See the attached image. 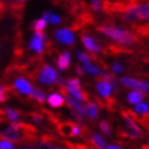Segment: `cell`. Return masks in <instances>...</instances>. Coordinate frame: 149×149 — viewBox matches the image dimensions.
<instances>
[{"label": "cell", "mask_w": 149, "mask_h": 149, "mask_svg": "<svg viewBox=\"0 0 149 149\" xmlns=\"http://www.w3.org/2000/svg\"><path fill=\"white\" fill-rule=\"evenodd\" d=\"M98 31L120 45H131L136 42V37L131 32L113 24H102L98 27Z\"/></svg>", "instance_id": "cell-1"}, {"label": "cell", "mask_w": 149, "mask_h": 149, "mask_svg": "<svg viewBox=\"0 0 149 149\" xmlns=\"http://www.w3.org/2000/svg\"><path fill=\"white\" fill-rule=\"evenodd\" d=\"M123 20L127 22L148 21L149 20V3L131 5L123 15Z\"/></svg>", "instance_id": "cell-2"}, {"label": "cell", "mask_w": 149, "mask_h": 149, "mask_svg": "<svg viewBox=\"0 0 149 149\" xmlns=\"http://www.w3.org/2000/svg\"><path fill=\"white\" fill-rule=\"evenodd\" d=\"M121 116L123 121L126 123V136L128 138H132V139H138L139 137H142V131H141V127L138 126L137 121H136V117L130 113V111L125 110L121 113Z\"/></svg>", "instance_id": "cell-3"}, {"label": "cell", "mask_w": 149, "mask_h": 149, "mask_svg": "<svg viewBox=\"0 0 149 149\" xmlns=\"http://www.w3.org/2000/svg\"><path fill=\"white\" fill-rule=\"evenodd\" d=\"M60 76L58 71L54 69L53 66L50 65H43L40 67V70L38 71V74H37V79H38V82L42 83V84H54V83H58L60 81Z\"/></svg>", "instance_id": "cell-4"}, {"label": "cell", "mask_w": 149, "mask_h": 149, "mask_svg": "<svg viewBox=\"0 0 149 149\" xmlns=\"http://www.w3.org/2000/svg\"><path fill=\"white\" fill-rule=\"evenodd\" d=\"M65 91H66V93H69L70 95H72V98L78 100L79 103L87 102V97L84 94V92L82 91V87H81V82L78 78L67 79L65 82Z\"/></svg>", "instance_id": "cell-5"}, {"label": "cell", "mask_w": 149, "mask_h": 149, "mask_svg": "<svg viewBox=\"0 0 149 149\" xmlns=\"http://www.w3.org/2000/svg\"><path fill=\"white\" fill-rule=\"evenodd\" d=\"M45 39L47 36L44 32H36L31 37L28 42V49L31 52H33L37 55H42L45 50Z\"/></svg>", "instance_id": "cell-6"}, {"label": "cell", "mask_w": 149, "mask_h": 149, "mask_svg": "<svg viewBox=\"0 0 149 149\" xmlns=\"http://www.w3.org/2000/svg\"><path fill=\"white\" fill-rule=\"evenodd\" d=\"M120 83L122 86L127 87V88L146 92L147 94H149V82H144V81H141V79H137V78L125 76V77L120 78Z\"/></svg>", "instance_id": "cell-7"}, {"label": "cell", "mask_w": 149, "mask_h": 149, "mask_svg": "<svg viewBox=\"0 0 149 149\" xmlns=\"http://www.w3.org/2000/svg\"><path fill=\"white\" fill-rule=\"evenodd\" d=\"M54 39L56 40L60 44H64V45H72L74 43V33L73 31L67 28V27H64V28H59L55 31L54 33Z\"/></svg>", "instance_id": "cell-8"}, {"label": "cell", "mask_w": 149, "mask_h": 149, "mask_svg": "<svg viewBox=\"0 0 149 149\" xmlns=\"http://www.w3.org/2000/svg\"><path fill=\"white\" fill-rule=\"evenodd\" d=\"M65 102L69 105V108L72 110V114L74 115V117H76L77 120H79V122H82L87 116L86 109L82 107V103H79L71 95H65Z\"/></svg>", "instance_id": "cell-9"}, {"label": "cell", "mask_w": 149, "mask_h": 149, "mask_svg": "<svg viewBox=\"0 0 149 149\" xmlns=\"http://www.w3.org/2000/svg\"><path fill=\"white\" fill-rule=\"evenodd\" d=\"M81 40H82L84 48L92 54H99L102 52V47L98 44V42L95 40L94 37H92L89 34H82L81 36Z\"/></svg>", "instance_id": "cell-10"}, {"label": "cell", "mask_w": 149, "mask_h": 149, "mask_svg": "<svg viewBox=\"0 0 149 149\" xmlns=\"http://www.w3.org/2000/svg\"><path fill=\"white\" fill-rule=\"evenodd\" d=\"M97 92L99 93V95L104 99H109L111 97V93H113V86L110 84V82H108L107 79H100L98 81V83L95 86Z\"/></svg>", "instance_id": "cell-11"}, {"label": "cell", "mask_w": 149, "mask_h": 149, "mask_svg": "<svg viewBox=\"0 0 149 149\" xmlns=\"http://www.w3.org/2000/svg\"><path fill=\"white\" fill-rule=\"evenodd\" d=\"M14 88L20 92L21 94H24V95H28L29 92L32 91V84L28 79L23 78V77H17L15 81H14Z\"/></svg>", "instance_id": "cell-12"}, {"label": "cell", "mask_w": 149, "mask_h": 149, "mask_svg": "<svg viewBox=\"0 0 149 149\" xmlns=\"http://www.w3.org/2000/svg\"><path fill=\"white\" fill-rule=\"evenodd\" d=\"M70 65H71V54H70V52L65 50L63 53H60L58 59H56V66H58V69L60 71H65V70L69 69Z\"/></svg>", "instance_id": "cell-13"}, {"label": "cell", "mask_w": 149, "mask_h": 149, "mask_svg": "<svg viewBox=\"0 0 149 149\" xmlns=\"http://www.w3.org/2000/svg\"><path fill=\"white\" fill-rule=\"evenodd\" d=\"M47 103L49 104V107L58 109L65 104V97L61 95L60 93H52V94H49V97L47 98Z\"/></svg>", "instance_id": "cell-14"}, {"label": "cell", "mask_w": 149, "mask_h": 149, "mask_svg": "<svg viewBox=\"0 0 149 149\" xmlns=\"http://www.w3.org/2000/svg\"><path fill=\"white\" fill-rule=\"evenodd\" d=\"M144 98H146V95H144L143 92L133 89V92H130L127 94V102L130 104H134L136 105V104H138L141 102H143Z\"/></svg>", "instance_id": "cell-15"}, {"label": "cell", "mask_w": 149, "mask_h": 149, "mask_svg": "<svg viewBox=\"0 0 149 149\" xmlns=\"http://www.w3.org/2000/svg\"><path fill=\"white\" fill-rule=\"evenodd\" d=\"M42 17L47 21V23L54 24V26H56V24L61 23V17L58 14H55V12L50 11V10H47V11L43 12V16Z\"/></svg>", "instance_id": "cell-16"}, {"label": "cell", "mask_w": 149, "mask_h": 149, "mask_svg": "<svg viewBox=\"0 0 149 149\" xmlns=\"http://www.w3.org/2000/svg\"><path fill=\"white\" fill-rule=\"evenodd\" d=\"M86 114L88 115L91 119H98L99 116V108H98V104L94 102H89L88 104L86 105Z\"/></svg>", "instance_id": "cell-17"}, {"label": "cell", "mask_w": 149, "mask_h": 149, "mask_svg": "<svg viewBox=\"0 0 149 149\" xmlns=\"http://www.w3.org/2000/svg\"><path fill=\"white\" fill-rule=\"evenodd\" d=\"M91 143L94 146L95 149H104L105 147H107V142H105V139L98 133H93L91 136Z\"/></svg>", "instance_id": "cell-18"}, {"label": "cell", "mask_w": 149, "mask_h": 149, "mask_svg": "<svg viewBox=\"0 0 149 149\" xmlns=\"http://www.w3.org/2000/svg\"><path fill=\"white\" fill-rule=\"evenodd\" d=\"M72 126H73L72 122H63L58 126V131L61 136H64V137H71Z\"/></svg>", "instance_id": "cell-19"}, {"label": "cell", "mask_w": 149, "mask_h": 149, "mask_svg": "<svg viewBox=\"0 0 149 149\" xmlns=\"http://www.w3.org/2000/svg\"><path fill=\"white\" fill-rule=\"evenodd\" d=\"M3 114L4 116L6 117L8 120H10L11 122H14V121H17L18 119H20V111L16 110V109H12V108H6L4 111H3Z\"/></svg>", "instance_id": "cell-20"}, {"label": "cell", "mask_w": 149, "mask_h": 149, "mask_svg": "<svg viewBox=\"0 0 149 149\" xmlns=\"http://www.w3.org/2000/svg\"><path fill=\"white\" fill-rule=\"evenodd\" d=\"M28 95L32 98V99H34L36 102H38V103H44V100H45L44 92L40 91L39 88H33V87H32V91L29 92Z\"/></svg>", "instance_id": "cell-21"}, {"label": "cell", "mask_w": 149, "mask_h": 149, "mask_svg": "<svg viewBox=\"0 0 149 149\" xmlns=\"http://www.w3.org/2000/svg\"><path fill=\"white\" fill-rule=\"evenodd\" d=\"M134 113L139 115V116H146L149 114V105L147 103H143V102H141L138 104H136V107H134Z\"/></svg>", "instance_id": "cell-22"}, {"label": "cell", "mask_w": 149, "mask_h": 149, "mask_svg": "<svg viewBox=\"0 0 149 149\" xmlns=\"http://www.w3.org/2000/svg\"><path fill=\"white\" fill-rule=\"evenodd\" d=\"M47 21L44 20L43 17H40V18H37V20L32 23V28L36 31V32H43L45 28H47Z\"/></svg>", "instance_id": "cell-23"}, {"label": "cell", "mask_w": 149, "mask_h": 149, "mask_svg": "<svg viewBox=\"0 0 149 149\" xmlns=\"http://www.w3.org/2000/svg\"><path fill=\"white\" fill-rule=\"evenodd\" d=\"M84 71H86V72H88L91 76H100L102 72H103L98 66L93 65V64H91V63L84 65Z\"/></svg>", "instance_id": "cell-24"}, {"label": "cell", "mask_w": 149, "mask_h": 149, "mask_svg": "<svg viewBox=\"0 0 149 149\" xmlns=\"http://www.w3.org/2000/svg\"><path fill=\"white\" fill-rule=\"evenodd\" d=\"M37 148L38 149H64L63 147H59V146H55L53 143H50L48 139H42L37 143Z\"/></svg>", "instance_id": "cell-25"}, {"label": "cell", "mask_w": 149, "mask_h": 149, "mask_svg": "<svg viewBox=\"0 0 149 149\" xmlns=\"http://www.w3.org/2000/svg\"><path fill=\"white\" fill-rule=\"evenodd\" d=\"M76 56H77V59H78L79 63H82L83 65L89 64V63H91V60H92L91 55H88V54L84 53V52H81V50H78V52L76 53Z\"/></svg>", "instance_id": "cell-26"}, {"label": "cell", "mask_w": 149, "mask_h": 149, "mask_svg": "<svg viewBox=\"0 0 149 149\" xmlns=\"http://www.w3.org/2000/svg\"><path fill=\"white\" fill-rule=\"evenodd\" d=\"M99 128H100V131H102L103 133L108 134V136L111 134V127H110V125H109L108 121H105V120L100 121V123H99Z\"/></svg>", "instance_id": "cell-27"}, {"label": "cell", "mask_w": 149, "mask_h": 149, "mask_svg": "<svg viewBox=\"0 0 149 149\" xmlns=\"http://www.w3.org/2000/svg\"><path fill=\"white\" fill-rule=\"evenodd\" d=\"M0 149H15V146L11 141L6 138H0Z\"/></svg>", "instance_id": "cell-28"}, {"label": "cell", "mask_w": 149, "mask_h": 149, "mask_svg": "<svg viewBox=\"0 0 149 149\" xmlns=\"http://www.w3.org/2000/svg\"><path fill=\"white\" fill-rule=\"evenodd\" d=\"M8 91H9L8 87L0 84V103H4V102L8 100V98H9Z\"/></svg>", "instance_id": "cell-29"}, {"label": "cell", "mask_w": 149, "mask_h": 149, "mask_svg": "<svg viewBox=\"0 0 149 149\" xmlns=\"http://www.w3.org/2000/svg\"><path fill=\"white\" fill-rule=\"evenodd\" d=\"M122 71H123V66L120 63H114L113 65H111V72H113L114 74H119Z\"/></svg>", "instance_id": "cell-30"}, {"label": "cell", "mask_w": 149, "mask_h": 149, "mask_svg": "<svg viewBox=\"0 0 149 149\" xmlns=\"http://www.w3.org/2000/svg\"><path fill=\"white\" fill-rule=\"evenodd\" d=\"M104 0H91V6L94 11H99L102 9V4Z\"/></svg>", "instance_id": "cell-31"}, {"label": "cell", "mask_w": 149, "mask_h": 149, "mask_svg": "<svg viewBox=\"0 0 149 149\" xmlns=\"http://www.w3.org/2000/svg\"><path fill=\"white\" fill-rule=\"evenodd\" d=\"M31 119H32L34 122H37V123L43 122V116L39 115V114H31Z\"/></svg>", "instance_id": "cell-32"}, {"label": "cell", "mask_w": 149, "mask_h": 149, "mask_svg": "<svg viewBox=\"0 0 149 149\" xmlns=\"http://www.w3.org/2000/svg\"><path fill=\"white\" fill-rule=\"evenodd\" d=\"M104 149H123V148H121L119 146H108V147H105Z\"/></svg>", "instance_id": "cell-33"}, {"label": "cell", "mask_w": 149, "mask_h": 149, "mask_svg": "<svg viewBox=\"0 0 149 149\" xmlns=\"http://www.w3.org/2000/svg\"><path fill=\"white\" fill-rule=\"evenodd\" d=\"M76 71H77V73H78V74H83V73H84V72H83V70L81 69V66H77V67H76Z\"/></svg>", "instance_id": "cell-34"}, {"label": "cell", "mask_w": 149, "mask_h": 149, "mask_svg": "<svg viewBox=\"0 0 149 149\" xmlns=\"http://www.w3.org/2000/svg\"><path fill=\"white\" fill-rule=\"evenodd\" d=\"M11 1H15V3H24L26 0H11Z\"/></svg>", "instance_id": "cell-35"}, {"label": "cell", "mask_w": 149, "mask_h": 149, "mask_svg": "<svg viewBox=\"0 0 149 149\" xmlns=\"http://www.w3.org/2000/svg\"><path fill=\"white\" fill-rule=\"evenodd\" d=\"M142 149H149L148 146H142Z\"/></svg>", "instance_id": "cell-36"}, {"label": "cell", "mask_w": 149, "mask_h": 149, "mask_svg": "<svg viewBox=\"0 0 149 149\" xmlns=\"http://www.w3.org/2000/svg\"><path fill=\"white\" fill-rule=\"evenodd\" d=\"M22 149H32V148H22Z\"/></svg>", "instance_id": "cell-37"}, {"label": "cell", "mask_w": 149, "mask_h": 149, "mask_svg": "<svg viewBox=\"0 0 149 149\" xmlns=\"http://www.w3.org/2000/svg\"><path fill=\"white\" fill-rule=\"evenodd\" d=\"M148 143H149V137H148Z\"/></svg>", "instance_id": "cell-38"}]
</instances>
